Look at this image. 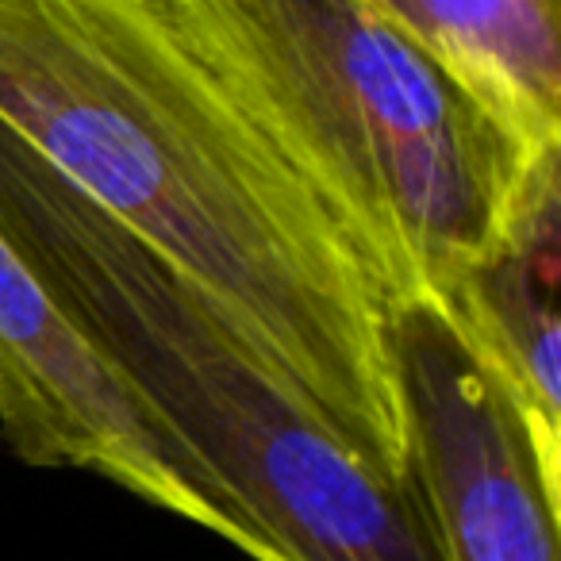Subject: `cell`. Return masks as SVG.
Listing matches in <instances>:
<instances>
[{"label": "cell", "mask_w": 561, "mask_h": 561, "mask_svg": "<svg viewBox=\"0 0 561 561\" xmlns=\"http://www.w3.org/2000/svg\"><path fill=\"white\" fill-rule=\"evenodd\" d=\"M0 435L24 466L81 469L216 535L250 561H277L208 469L58 312L0 231Z\"/></svg>", "instance_id": "277c9868"}, {"label": "cell", "mask_w": 561, "mask_h": 561, "mask_svg": "<svg viewBox=\"0 0 561 561\" xmlns=\"http://www.w3.org/2000/svg\"><path fill=\"white\" fill-rule=\"evenodd\" d=\"M385 320L446 561H561V477L504 385L431 297L389 300Z\"/></svg>", "instance_id": "5b68a950"}, {"label": "cell", "mask_w": 561, "mask_h": 561, "mask_svg": "<svg viewBox=\"0 0 561 561\" xmlns=\"http://www.w3.org/2000/svg\"><path fill=\"white\" fill-rule=\"evenodd\" d=\"M385 305L438 300L512 219L530 150L358 0H162Z\"/></svg>", "instance_id": "3957f363"}, {"label": "cell", "mask_w": 561, "mask_h": 561, "mask_svg": "<svg viewBox=\"0 0 561 561\" xmlns=\"http://www.w3.org/2000/svg\"><path fill=\"white\" fill-rule=\"evenodd\" d=\"M561 150L527 173L504 234L450 285L438 308L469 351L515 400L542 454L561 477Z\"/></svg>", "instance_id": "8992f818"}, {"label": "cell", "mask_w": 561, "mask_h": 561, "mask_svg": "<svg viewBox=\"0 0 561 561\" xmlns=\"http://www.w3.org/2000/svg\"><path fill=\"white\" fill-rule=\"evenodd\" d=\"M523 147H561V0H358Z\"/></svg>", "instance_id": "52a82bcc"}, {"label": "cell", "mask_w": 561, "mask_h": 561, "mask_svg": "<svg viewBox=\"0 0 561 561\" xmlns=\"http://www.w3.org/2000/svg\"><path fill=\"white\" fill-rule=\"evenodd\" d=\"M0 231L277 561H446L420 473L397 484L369 469L201 285L58 178L4 119Z\"/></svg>", "instance_id": "7a4b0ae2"}, {"label": "cell", "mask_w": 561, "mask_h": 561, "mask_svg": "<svg viewBox=\"0 0 561 561\" xmlns=\"http://www.w3.org/2000/svg\"><path fill=\"white\" fill-rule=\"evenodd\" d=\"M0 119L201 285L369 469L415 481L385 297L162 0H0Z\"/></svg>", "instance_id": "6da1fadb"}]
</instances>
